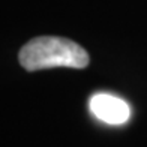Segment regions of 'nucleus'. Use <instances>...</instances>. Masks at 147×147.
<instances>
[{
    "label": "nucleus",
    "mask_w": 147,
    "mask_h": 147,
    "mask_svg": "<svg viewBox=\"0 0 147 147\" xmlns=\"http://www.w3.org/2000/svg\"><path fill=\"white\" fill-rule=\"evenodd\" d=\"M20 63L27 71L50 68L83 69L89 65V54L83 47L65 38L42 36L26 44L20 51Z\"/></svg>",
    "instance_id": "obj_1"
},
{
    "label": "nucleus",
    "mask_w": 147,
    "mask_h": 147,
    "mask_svg": "<svg viewBox=\"0 0 147 147\" xmlns=\"http://www.w3.org/2000/svg\"><path fill=\"white\" fill-rule=\"evenodd\" d=\"M90 111L99 120L108 125H122L126 123L131 116L129 105L123 99L108 93H96L90 98Z\"/></svg>",
    "instance_id": "obj_2"
}]
</instances>
